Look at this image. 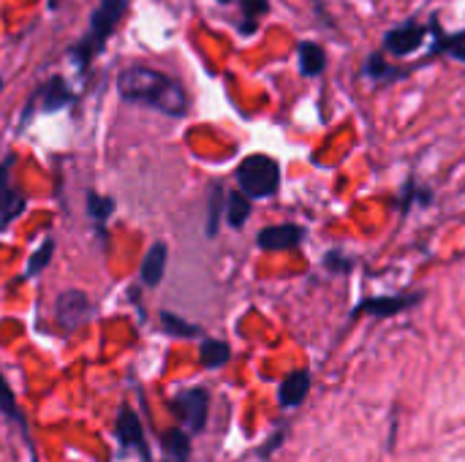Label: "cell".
Here are the masks:
<instances>
[{
  "instance_id": "7a4b0ae2",
  "label": "cell",
  "mask_w": 465,
  "mask_h": 462,
  "mask_svg": "<svg viewBox=\"0 0 465 462\" xmlns=\"http://www.w3.org/2000/svg\"><path fill=\"white\" fill-rule=\"evenodd\" d=\"M125 8H128V0H101L98 3V8L93 11L90 27H87V33L82 38V44L74 46V52H71L74 60L79 63V68H84L104 49V44L114 33V27H117L120 16L125 14Z\"/></svg>"
},
{
  "instance_id": "2e32d148",
  "label": "cell",
  "mask_w": 465,
  "mask_h": 462,
  "mask_svg": "<svg viewBox=\"0 0 465 462\" xmlns=\"http://www.w3.org/2000/svg\"><path fill=\"white\" fill-rule=\"evenodd\" d=\"M161 447L166 452V460L185 462V457L191 455V438L183 430H166L161 438Z\"/></svg>"
},
{
  "instance_id": "9a60e30c",
  "label": "cell",
  "mask_w": 465,
  "mask_h": 462,
  "mask_svg": "<svg viewBox=\"0 0 465 462\" xmlns=\"http://www.w3.org/2000/svg\"><path fill=\"white\" fill-rule=\"evenodd\" d=\"M251 215V199L240 191H232L226 196V221L232 229H242Z\"/></svg>"
},
{
  "instance_id": "4316f807",
  "label": "cell",
  "mask_w": 465,
  "mask_h": 462,
  "mask_svg": "<svg viewBox=\"0 0 465 462\" xmlns=\"http://www.w3.org/2000/svg\"><path fill=\"white\" fill-rule=\"evenodd\" d=\"M169 462H174V460H169Z\"/></svg>"
},
{
  "instance_id": "d6986e66",
  "label": "cell",
  "mask_w": 465,
  "mask_h": 462,
  "mask_svg": "<svg viewBox=\"0 0 465 462\" xmlns=\"http://www.w3.org/2000/svg\"><path fill=\"white\" fill-rule=\"evenodd\" d=\"M87 212L95 223H104L112 212H114V202L106 199V196H98L95 191L87 193Z\"/></svg>"
},
{
  "instance_id": "6da1fadb",
  "label": "cell",
  "mask_w": 465,
  "mask_h": 462,
  "mask_svg": "<svg viewBox=\"0 0 465 462\" xmlns=\"http://www.w3.org/2000/svg\"><path fill=\"white\" fill-rule=\"evenodd\" d=\"M117 93L123 95V101L153 106L169 117H183L188 112L185 87L177 79L144 65L125 68L117 79Z\"/></svg>"
},
{
  "instance_id": "cb8c5ba5",
  "label": "cell",
  "mask_w": 465,
  "mask_h": 462,
  "mask_svg": "<svg viewBox=\"0 0 465 462\" xmlns=\"http://www.w3.org/2000/svg\"><path fill=\"white\" fill-rule=\"evenodd\" d=\"M441 49L450 52V54L458 57V60H465V30H460V33L452 35V38H444V41H441Z\"/></svg>"
},
{
  "instance_id": "5b68a950",
  "label": "cell",
  "mask_w": 465,
  "mask_h": 462,
  "mask_svg": "<svg viewBox=\"0 0 465 462\" xmlns=\"http://www.w3.org/2000/svg\"><path fill=\"white\" fill-rule=\"evenodd\" d=\"M54 316H57L60 329L71 335V332H76L79 327H84V324L93 319V305H90V300H87L84 291L71 289V291H63V294L57 297Z\"/></svg>"
},
{
  "instance_id": "7c38bea8",
  "label": "cell",
  "mask_w": 465,
  "mask_h": 462,
  "mask_svg": "<svg viewBox=\"0 0 465 462\" xmlns=\"http://www.w3.org/2000/svg\"><path fill=\"white\" fill-rule=\"evenodd\" d=\"M166 256H169V251H166L163 242H155V245L147 251V256H144V261H142V280H144V286H153V289H155V286L163 280Z\"/></svg>"
},
{
  "instance_id": "7402d4cb",
  "label": "cell",
  "mask_w": 465,
  "mask_h": 462,
  "mask_svg": "<svg viewBox=\"0 0 465 462\" xmlns=\"http://www.w3.org/2000/svg\"><path fill=\"white\" fill-rule=\"evenodd\" d=\"M52 253H54V242L52 240H46L33 256H30V261H27V272L25 275H35V272H41L49 261H52Z\"/></svg>"
},
{
  "instance_id": "4fadbf2b",
  "label": "cell",
  "mask_w": 465,
  "mask_h": 462,
  "mask_svg": "<svg viewBox=\"0 0 465 462\" xmlns=\"http://www.w3.org/2000/svg\"><path fill=\"white\" fill-rule=\"evenodd\" d=\"M300 71L305 76H322L327 68V52L316 41H302L300 44Z\"/></svg>"
},
{
  "instance_id": "ffe728a7",
  "label": "cell",
  "mask_w": 465,
  "mask_h": 462,
  "mask_svg": "<svg viewBox=\"0 0 465 462\" xmlns=\"http://www.w3.org/2000/svg\"><path fill=\"white\" fill-rule=\"evenodd\" d=\"M240 5H242V14L248 16V22L240 25V30H242L245 35H251V33L256 30V19H259L262 14H267L270 0H242Z\"/></svg>"
},
{
  "instance_id": "ba28073f",
  "label": "cell",
  "mask_w": 465,
  "mask_h": 462,
  "mask_svg": "<svg viewBox=\"0 0 465 462\" xmlns=\"http://www.w3.org/2000/svg\"><path fill=\"white\" fill-rule=\"evenodd\" d=\"M305 237V229L302 226H294V223H283V226H267L259 231L256 242L259 248L264 251H286V248H297Z\"/></svg>"
},
{
  "instance_id": "52a82bcc",
  "label": "cell",
  "mask_w": 465,
  "mask_h": 462,
  "mask_svg": "<svg viewBox=\"0 0 465 462\" xmlns=\"http://www.w3.org/2000/svg\"><path fill=\"white\" fill-rule=\"evenodd\" d=\"M11 155L0 163V231L3 229H8V223L22 212V207H25V199L19 196V191L14 188V182H11V177H8V172H11Z\"/></svg>"
},
{
  "instance_id": "9c48e42d",
  "label": "cell",
  "mask_w": 465,
  "mask_h": 462,
  "mask_svg": "<svg viewBox=\"0 0 465 462\" xmlns=\"http://www.w3.org/2000/svg\"><path fill=\"white\" fill-rule=\"evenodd\" d=\"M422 302V294H411V297H376V300H362L357 305V313H368V316H395L401 310H409L414 305Z\"/></svg>"
},
{
  "instance_id": "3957f363",
  "label": "cell",
  "mask_w": 465,
  "mask_h": 462,
  "mask_svg": "<svg viewBox=\"0 0 465 462\" xmlns=\"http://www.w3.org/2000/svg\"><path fill=\"white\" fill-rule=\"evenodd\" d=\"M237 185L240 193H245L248 199H267L278 191L281 185V166L278 161H272L270 155H248L240 166H237Z\"/></svg>"
},
{
  "instance_id": "30bf717a",
  "label": "cell",
  "mask_w": 465,
  "mask_h": 462,
  "mask_svg": "<svg viewBox=\"0 0 465 462\" xmlns=\"http://www.w3.org/2000/svg\"><path fill=\"white\" fill-rule=\"evenodd\" d=\"M117 438L125 449H139L142 457H147V447H144V433H142V422L139 417L123 406L120 408V417H117Z\"/></svg>"
},
{
  "instance_id": "277c9868",
  "label": "cell",
  "mask_w": 465,
  "mask_h": 462,
  "mask_svg": "<svg viewBox=\"0 0 465 462\" xmlns=\"http://www.w3.org/2000/svg\"><path fill=\"white\" fill-rule=\"evenodd\" d=\"M174 414L180 417V422L191 430V433H202L207 425V411H210V395L207 389L196 387V389H183L180 395H174L172 403Z\"/></svg>"
},
{
  "instance_id": "e0dca14e",
  "label": "cell",
  "mask_w": 465,
  "mask_h": 462,
  "mask_svg": "<svg viewBox=\"0 0 465 462\" xmlns=\"http://www.w3.org/2000/svg\"><path fill=\"white\" fill-rule=\"evenodd\" d=\"M44 109L46 112H54V109H60V106H65L68 101H71V90H68V84L63 82V76H52L46 84H44Z\"/></svg>"
},
{
  "instance_id": "ac0fdd59",
  "label": "cell",
  "mask_w": 465,
  "mask_h": 462,
  "mask_svg": "<svg viewBox=\"0 0 465 462\" xmlns=\"http://www.w3.org/2000/svg\"><path fill=\"white\" fill-rule=\"evenodd\" d=\"M199 354H202V365L204 368H223L226 362H229V357H232V351H229V346L223 343V340H204L202 346H199Z\"/></svg>"
},
{
  "instance_id": "8fae6325",
  "label": "cell",
  "mask_w": 465,
  "mask_h": 462,
  "mask_svg": "<svg viewBox=\"0 0 465 462\" xmlns=\"http://www.w3.org/2000/svg\"><path fill=\"white\" fill-rule=\"evenodd\" d=\"M308 392H311V376H308L305 370H297V373H292V376L281 384L278 400H281L283 408H297V406L308 398Z\"/></svg>"
},
{
  "instance_id": "d4e9b609",
  "label": "cell",
  "mask_w": 465,
  "mask_h": 462,
  "mask_svg": "<svg viewBox=\"0 0 465 462\" xmlns=\"http://www.w3.org/2000/svg\"><path fill=\"white\" fill-rule=\"evenodd\" d=\"M281 441H283V430H278V433L272 436V441L262 449V457H270V452H275V449L281 447Z\"/></svg>"
},
{
  "instance_id": "484cf974",
  "label": "cell",
  "mask_w": 465,
  "mask_h": 462,
  "mask_svg": "<svg viewBox=\"0 0 465 462\" xmlns=\"http://www.w3.org/2000/svg\"><path fill=\"white\" fill-rule=\"evenodd\" d=\"M221 3H232V0H221Z\"/></svg>"
},
{
  "instance_id": "603a6c76",
  "label": "cell",
  "mask_w": 465,
  "mask_h": 462,
  "mask_svg": "<svg viewBox=\"0 0 465 462\" xmlns=\"http://www.w3.org/2000/svg\"><path fill=\"white\" fill-rule=\"evenodd\" d=\"M161 321H163V327H166L169 335H177V338H193V335H199V327L185 324V321H180L172 313H161Z\"/></svg>"
},
{
  "instance_id": "5bb4252c",
  "label": "cell",
  "mask_w": 465,
  "mask_h": 462,
  "mask_svg": "<svg viewBox=\"0 0 465 462\" xmlns=\"http://www.w3.org/2000/svg\"><path fill=\"white\" fill-rule=\"evenodd\" d=\"M365 76H368V79H373V82H395V79L409 76V68L390 65V63L384 60V54H381V52H376V54H371V57H368V63H365Z\"/></svg>"
},
{
  "instance_id": "44dd1931",
  "label": "cell",
  "mask_w": 465,
  "mask_h": 462,
  "mask_svg": "<svg viewBox=\"0 0 465 462\" xmlns=\"http://www.w3.org/2000/svg\"><path fill=\"white\" fill-rule=\"evenodd\" d=\"M221 196H223V188H221V185H213V188H210V218H207V237H215V234H218Z\"/></svg>"
},
{
  "instance_id": "8992f818",
  "label": "cell",
  "mask_w": 465,
  "mask_h": 462,
  "mask_svg": "<svg viewBox=\"0 0 465 462\" xmlns=\"http://www.w3.org/2000/svg\"><path fill=\"white\" fill-rule=\"evenodd\" d=\"M428 27L420 22H403L392 30H387L384 35V52L395 54V57H409L414 52H420L428 41Z\"/></svg>"
}]
</instances>
